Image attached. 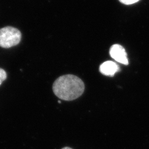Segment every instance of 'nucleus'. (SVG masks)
<instances>
[{"instance_id": "39448f33", "label": "nucleus", "mask_w": 149, "mask_h": 149, "mask_svg": "<svg viewBox=\"0 0 149 149\" xmlns=\"http://www.w3.org/2000/svg\"><path fill=\"white\" fill-rule=\"evenodd\" d=\"M6 78H7V74L5 71L0 68V85L6 79Z\"/></svg>"}, {"instance_id": "20e7f679", "label": "nucleus", "mask_w": 149, "mask_h": 149, "mask_svg": "<svg viewBox=\"0 0 149 149\" xmlns=\"http://www.w3.org/2000/svg\"><path fill=\"white\" fill-rule=\"evenodd\" d=\"M119 67L117 64L112 61H107L102 64L100 67V71L102 74L112 76L119 71Z\"/></svg>"}, {"instance_id": "7ed1b4c3", "label": "nucleus", "mask_w": 149, "mask_h": 149, "mask_svg": "<svg viewBox=\"0 0 149 149\" xmlns=\"http://www.w3.org/2000/svg\"><path fill=\"white\" fill-rule=\"evenodd\" d=\"M109 54L112 58L118 63L124 65H128L127 54L124 48L119 44L112 45L110 49Z\"/></svg>"}, {"instance_id": "f257e3e1", "label": "nucleus", "mask_w": 149, "mask_h": 149, "mask_svg": "<svg viewBox=\"0 0 149 149\" xmlns=\"http://www.w3.org/2000/svg\"><path fill=\"white\" fill-rule=\"evenodd\" d=\"M54 94L64 101H72L82 95L85 90L84 82L73 74H66L55 80L53 86Z\"/></svg>"}, {"instance_id": "6e6552de", "label": "nucleus", "mask_w": 149, "mask_h": 149, "mask_svg": "<svg viewBox=\"0 0 149 149\" xmlns=\"http://www.w3.org/2000/svg\"><path fill=\"white\" fill-rule=\"evenodd\" d=\"M58 103H61V101H58Z\"/></svg>"}, {"instance_id": "0eeeda50", "label": "nucleus", "mask_w": 149, "mask_h": 149, "mask_svg": "<svg viewBox=\"0 0 149 149\" xmlns=\"http://www.w3.org/2000/svg\"><path fill=\"white\" fill-rule=\"evenodd\" d=\"M62 149H71V148H69V147H65V148H63Z\"/></svg>"}, {"instance_id": "423d86ee", "label": "nucleus", "mask_w": 149, "mask_h": 149, "mask_svg": "<svg viewBox=\"0 0 149 149\" xmlns=\"http://www.w3.org/2000/svg\"><path fill=\"white\" fill-rule=\"evenodd\" d=\"M119 1L123 4L129 5H132L138 2L139 0H119Z\"/></svg>"}, {"instance_id": "f03ea898", "label": "nucleus", "mask_w": 149, "mask_h": 149, "mask_svg": "<svg viewBox=\"0 0 149 149\" xmlns=\"http://www.w3.org/2000/svg\"><path fill=\"white\" fill-rule=\"evenodd\" d=\"M21 32L16 28L6 27L0 29V47L10 48L18 45L21 40Z\"/></svg>"}]
</instances>
